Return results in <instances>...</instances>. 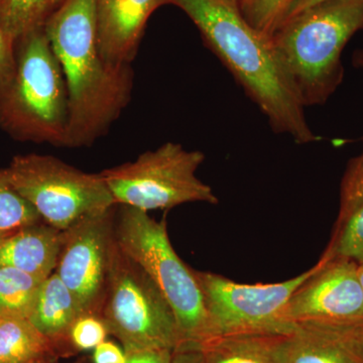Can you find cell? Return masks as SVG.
I'll return each instance as SVG.
<instances>
[{"instance_id":"44dd1931","label":"cell","mask_w":363,"mask_h":363,"mask_svg":"<svg viewBox=\"0 0 363 363\" xmlns=\"http://www.w3.org/2000/svg\"><path fill=\"white\" fill-rule=\"evenodd\" d=\"M293 0H240L238 6L245 21L267 39L283 23Z\"/></svg>"},{"instance_id":"277c9868","label":"cell","mask_w":363,"mask_h":363,"mask_svg":"<svg viewBox=\"0 0 363 363\" xmlns=\"http://www.w3.org/2000/svg\"><path fill=\"white\" fill-rule=\"evenodd\" d=\"M68 90L45 28L16 42V70L0 94V130L20 142L67 147Z\"/></svg>"},{"instance_id":"9c48e42d","label":"cell","mask_w":363,"mask_h":363,"mask_svg":"<svg viewBox=\"0 0 363 363\" xmlns=\"http://www.w3.org/2000/svg\"><path fill=\"white\" fill-rule=\"evenodd\" d=\"M313 271L314 267L281 283L255 285L196 271L206 305L209 338L243 333L291 335L297 327L284 319V311L291 296Z\"/></svg>"},{"instance_id":"ac0fdd59","label":"cell","mask_w":363,"mask_h":363,"mask_svg":"<svg viewBox=\"0 0 363 363\" xmlns=\"http://www.w3.org/2000/svg\"><path fill=\"white\" fill-rule=\"evenodd\" d=\"M61 0H0V23L14 43L45 28Z\"/></svg>"},{"instance_id":"e0dca14e","label":"cell","mask_w":363,"mask_h":363,"mask_svg":"<svg viewBox=\"0 0 363 363\" xmlns=\"http://www.w3.org/2000/svg\"><path fill=\"white\" fill-rule=\"evenodd\" d=\"M57 348L28 318L0 316V363L44 362Z\"/></svg>"},{"instance_id":"5bb4252c","label":"cell","mask_w":363,"mask_h":363,"mask_svg":"<svg viewBox=\"0 0 363 363\" xmlns=\"http://www.w3.org/2000/svg\"><path fill=\"white\" fill-rule=\"evenodd\" d=\"M65 231L44 220L9 234L0 247V266L13 267L45 279L56 271Z\"/></svg>"},{"instance_id":"83f0119b","label":"cell","mask_w":363,"mask_h":363,"mask_svg":"<svg viewBox=\"0 0 363 363\" xmlns=\"http://www.w3.org/2000/svg\"><path fill=\"white\" fill-rule=\"evenodd\" d=\"M358 278H359L360 284H362L363 289V262L362 264H357Z\"/></svg>"},{"instance_id":"4dcf8cb0","label":"cell","mask_w":363,"mask_h":363,"mask_svg":"<svg viewBox=\"0 0 363 363\" xmlns=\"http://www.w3.org/2000/svg\"><path fill=\"white\" fill-rule=\"evenodd\" d=\"M35 363H49V360H44V362H35Z\"/></svg>"},{"instance_id":"5b68a950","label":"cell","mask_w":363,"mask_h":363,"mask_svg":"<svg viewBox=\"0 0 363 363\" xmlns=\"http://www.w3.org/2000/svg\"><path fill=\"white\" fill-rule=\"evenodd\" d=\"M117 245L143 267L160 289L174 315L184 346L196 347L210 337L204 295L195 269L180 259L167 230L166 216L155 220L136 208L116 209Z\"/></svg>"},{"instance_id":"4fadbf2b","label":"cell","mask_w":363,"mask_h":363,"mask_svg":"<svg viewBox=\"0 0 363 363\" xmlns=\"http://www.w3.org/2000/svg\"><path fill=\"white\" fill-rule=\"evenodd\" d=\"M323 255L363 262V138L341 179L338 216Z\"/></svg>"},{"instance_id":"52a82bcc","label":"cell","mask_w":363,"mask_h":363,"mask_svg":"<svg viewBox=\"0 0 363 363\" xmlns=\"http://www.w3.org/2000/svg\"><path fill=\"white\" fill-rule=\"evenodd\" d=\"M204 161L200 150L169 142L100 175L117 205L145 212L169 210L186 203L218 204L212 188L197 177Z\"/></svg>"},{"instance_id":"7402d4cb","label":"cell","mask_w":363,"mask_h":363,"mask_svg":"<svg viewBox=\"0 0 363 363\" xmlns=\"http://www.w3.org/2000/svg\"><path fill=\"white\" fill-rule=\"evenodd\" d=\"M109 331L98 315H80L72 324L68 334L69 345L79 351L94 350L106 340Z\"/></svg>"},{"instance_id":"2e32d148","label":"cell","mask_w":363,"mask_h":363,"mask_svg":"<svg viewBox=\"0 0 363 363\" xmlns=\"http://www.w3.org/2000/svg\"><path fill=\"white\" fill-rule=\"evenodd\" d=\"M288 335L231 334L215 336L196 346L199 363H284V344Z\"/></svg>"},{"instance_id":"7a4b0ae2","label":"cell","mask_w":363,"mask_h":363,"mask_svg":"<svg viewBox=\"0 0 363 363\" xmlns=\"http://www.w3.org/2000/svg\"><path fill=\"white\" fill-rule=\"evenodd\" d=\"M69 98L67 147H89L130 101V65L109 63L97 42L96 0H66L45 26Z\"/></svg>"},{"instance_id":"d6986e66","label":"cell","mask_w":363,"mask_h":363,"mask_svg":"<svg viewBox=\"0 0 363 363\" xmlns=\"http://www.w3.org/2000/svg\"><path fill=\"white\" fill-rule=\"evenodd\" d=\"M43 281L16 267L0 266V316L28 318Z\"/></svg>"},{"instance_id":"4316f807","label":"cell","mask_w":363,"mask_h":363,"mask_svg":"<svg viewBox=\"0 0 363 363\" xmlns=\"http://www.w3.org/2000/svg\"><path fill=\"white\" fill-rule=\"evenodd\" d=\"M351 62L355 68L363 69V47L353 52Z\"/></svg>"},{"instance_id":"6da1fadb","label":"cell","mask_w":363,"mask_h":363,"mask_svg":"<svg viewBox=\"0 0 363 363\" xmlns=\"http://www.w3.org/2000/svg\"><path fill=\"white\" fill-rule=\"evenodd\" d=\"M181 9L208 48L266 116L272 130L298 145L317 142L290 74L272 40L245 21L238 4L225 0H168Z\"/></svg>"},{"instance_id":"d4e9b609","label":"cell","mask_w":363,"mask_h":363,"mask_svg":"<svg viewBox=\"0 0 363 363\" xmlns=\"http://www.w3.org/2000/svg\"><path fill=\"white\" fill-rule=\"evenodd\" d=\"M174 351L169 350H140L130 351L126 363H173Z\"/></svg>"},{"instance_id":"ffe728a7","label":"cell","mask_w":363,"mask_h":363,"mask_svg":"<svg viewBox=\"0 0 363 363\" xmlns=\"http://www.w3.org/2000/svg\"><path fill=\"white\" fill-rule=\"evenodd\" d=\"M43 221L25 198L13 187L6 169H0V233H11Z\"/></svg>"},{"instance_id":"8fae6325","label":"cell","mask_w":363,"mask_h":363,"mask_svg":"<svg viewBox=\"0 0 363 363\" xmlns=\"http://www.w3.org/2000/svg\"><path fill=\"white\" fill-rule=\"evenodd\" d=\"M358 264L341 257L321 259L291 296L284 319L293 326L363 322V289Z\"/></svg>"},{"instance_id":"ba28073f","label":"cell","mask_w":363,"mask_h":363,"mask_svg":"<svg viewBox=\"0 0 363 363\" xmlns=\"http://www.w3.org/2000/svg\"><path fill=\"white\" fill-rule=\"evenodd\" d=\"M4 169L43 220L62 231L117 206L100 174L85 173L55 157L16 156Z\"/></svg>"},{"instance_id":"9a60e30c","label":"cell","mask_w":363,"mask_h":363,"mask_svg":"<svg viewBox=\"0 0 363 363\" xmlns=\"http://www.w3.org/2000/svg\"><path fill=\"white\" fill-rule=\"evenodd\" d=\"M83 313L56 272L43 281L28 319L58 347L69 344L72 324Z\"/></svg>"},{"instance_id":"f546056e","label":"cell","mask_w":363,"mask_h":363,"mask_svg":"<svg viewBox=\"0 0 363 363\" xmlns=\"http://www.w3.org/2000/svg\"><path fill=\"white\" fill-rule=\"evenodd\" d=\"M225 1L233 2V4H240V0H225Z\"/></svg>"},{"instance_id":"3957f363","label":"cell","mask_w":363,"mask_h":363,"mask_svg":"<svg viewBox=\"0 0 363 363\" xmlns=\"http://www.w3.org/2000/svg\"><path fill=\"white\" fill-rule=\"evenodd\" d=\"M363 30V0H325L284 21L272 37L305 107L324 105L344 80L342 52Z\"/></svg>"},{"instance_id":"30bf717a","label":"cell","mask_w":363,"mask_h":363,"mask_svg":"<svg viewBox=\"0 0 363 363\" xmlns=\"http://www.w3.org/2000/svg\"><path fill=\"white\" fill-rule=\"evenodd\" d=\"M116 206L87 217L65 230L56 272L77 300L83 314L99 316L116 247Z\"/></svg>"},{"instance_id":"8992f818","label":"cell","mask_w":363,"mask_h":363,"mask_svg":"<svg viewBox=\"0 0 363 363\" xmlns=\"http://www.w3.org/2000/svg\"><path fill=\"white\" fill-rule=\"evenodd\" d=\"M100 317L125 352L180 350L183 340L173 310L140 264L117 242Z\"/></svg>"},{"instance_id":"484cf974","label":"cell","mask_w":363,"mask_h":363,"mask_svg":"<svg viewBox=\"0 0 363 363\" xmlns=\"http://www.w3.org/2000/svg\"><path fill=\"white\" fill-rule=\"evenodd\" d=\"M322 1H325V0H293L292 4L289 6L288 11H286L283 23L289 20V18H292V16H295L296 14L300 13L301 11H305V9H309V7L320 4V2Z\"/></svg>"},{"instance_id":"7c38bea8","label":"cell","mask_w":363,"mask_h":363,"mask_svg":"<svg viewBox=\"0 0 363 363\" xmlns=\"http://www.w3.org/2000/svg\"><path fill=\"white\" fill-rule=\"evenodd\" d=\"M168 0H96L97 42L104 58L113 65H130L145 23Z\"/></svg>"},{"instance_id":"603a6c76","label":"cell","mask_w":363,"mask_h":363,"mask_svg":"<svg viewBox=\"0 0 363 363\" xmlns=\"http://www.w3.org/2000/svg\"><path fill=\"white\" fill-rule=\"evenodd\" d=\"M16 63V44L0 23V94L13 78Z\"/></svg>"},{"instance_id":"cb8c5ba5","label":"cell","mask_w":363,"mask_h":363,"mask_svg":"<svg viewBox=\"0 0 363 363\" xmlns=\"http://www.w3.org/2000/svg\"><path fill=\"white\" fill-rule=\"evenodd\" d=\"M93 363H126L125 350L112 341L105 340L93 350Z\"/></svg>"},{"instance_id":"f1b7e54d","label":"cell","mask_w":363,"mask_h":363,"mask_svg":"<svg viewBox=\"0 0 363 363\" xmlns=\"http://www.w3.org/2000/svg\"><path fill=\"white\" fill-rule=\"evenodd\" d=\"M9 234L11 233H0V247H1L2 243H4V241L6 240V238Z\"/></svg>"}]
</instances>
